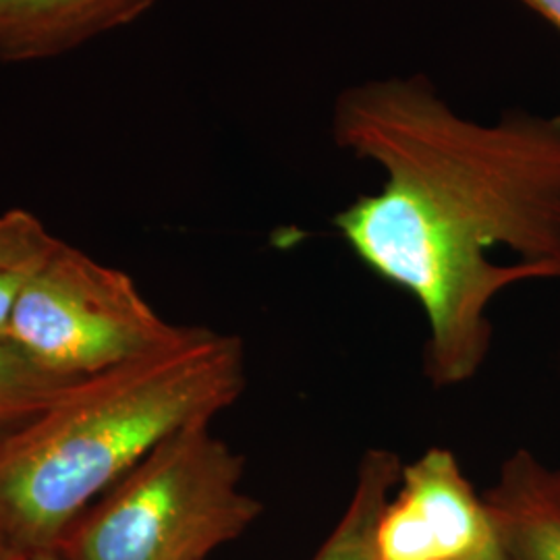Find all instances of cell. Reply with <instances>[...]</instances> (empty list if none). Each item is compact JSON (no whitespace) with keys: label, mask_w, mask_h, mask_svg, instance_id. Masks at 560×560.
Returning <instances> with one entry per match:
<instances>
[{"label":"cell","mask_w":560,"mask_h":560,"mask_svg":"<svg viewBox=\"0 0 560 560\" xmlns=\"http://www.w3.org/2000/svg\"><path fill=\"white\" fill-rule=\"evenodd\" d=\"M474 560H504V557H502L501 548H499V541H497V546H494L492 550H488L486 555H481V557H478V559Z\"/></svg>","instance_id":"4fadbf2b"},{"label":"cell","mask_w":560,"mask_h":560,"mask_svg":"<svg viewBox=\"0 0 560 560\" xmlns=\"http://www.w3.org/2000/svg\"><path fill=\"white\" fill-rule=\"evenodd\" d=\"M400 469L402 460L388 448H370L363 453L349 504L312 560H376V525L382 509L397 488Z\"/></svg>","instance_id":"ba28073f"},{"label":"cell","mask_w":560,"mask_h":560,"mask_svg":"<svg viewBox=\"0 0 560 560\" xmlns=\"http://www.w3.org/2000/svg\"><path fill=\"white\" fill-rule=\"evenodd\" d=\"M560 30V0H523Z\"/></svg>","instance_id":"8fae6325"},{"label":"cell","mask_w":560,"mask_h":560,"mask_svg":"<svg viewBox=\"0 0 560 560\" xmlns=\"http://www.w3.org/2000/svg\"><path fill=\"white\" fill-rule=\"evenodd\" d=\"M156 0H0V60L50 59L138 20Z\"/></svg>","instance_id":"8992f818"},{"label":"cell","mask_w":560,"mask_h":560,"mask_svg":"<svg viewBox=\"0 0 560 560\" xmlns=\"http://www.w3.org/2000/svg\"><path fill=\"white\" fill-rule=\"evenodd\" d=\"M550 478H552V486H555V492L560 501V467H550Z\"/></svg>","instance_id":"9a60e30c"},{"label":"cell","mask_w":560,"mask_h":560,"mask_svg":"<svg viewBox=\"0 0 560 560\" xmlns=\"http://www.w3.org/2000/svg\"><path fill=\"white\" fill-rule=\"evenodd\" d=\"M245 386L240 337L206 326H191L159 353L75 382L0 444V534L13 550H55L162 442L212 423Z\"/></svg>","instance_id":"7a4b0ae2"},{"label":"cell","mask_w":560,"mask_h":560,"mask_svg":"<svg viewBox=\"0 0 560 560\" xmlns=\"http://www.w3.org/2000/svg\"><path fill=\"white\" fill-rule=\"evenodd\" d=\"M191 326L162 318L136 280L60 241L21 293L7 342L71 381L177 345Z\"/></svg>","instance_id":"277c9868"},{"label":"cell","mask_w":560,"mask_h":560,"mask_svg":"<svg viewBox=\"0 0 560 560\" xmlns=\"http://www.w3.org/2000/svg\"><path fill=\"white\" fill-rule=\"evenodd\" d=\"M13 548L9 546V541L4 540V536L0 534V560H11Z\"/></svg>","instance_id":"5bb4252c"},{"label":"cell","mask_w":560,"mask_h":560,"mask_svg":"<svg viewBox=\"0 0 560 560\" xmlns=\"http://www.w3.org/2000/svg\"><path fill=\"white\" fill-rule=\"evenodd\" d=\"M75 382L44 370L9 342H0V444L36 420Z\"/></svg>","instance_id":"30bf717a"},{"label":"cell","mask_w":560,"mask_h":560,"mask_svg":"<svg viewBox=\"0 0 560 560\" xmlns=\"http://www.w3.org/2000/svg\"><path fill=\"white\" fill-rule=\"evenodd\" d=\"M335 140L384 173L378 194L332 219L340 237L420 303L430 384L474 381L494 300L521 282L560 280V115L480 122L430 81L390 78L340 96Z\"/></svg>","instance_id":"6da1fadb"},{"label":"cell","mask_w":560,"mask_h":560,"mask_svg":"<svg viewBox=\"0 0 560 560\" xmlns=\"http://www.w3.org/2000/svg\"><path fill=\"white\" fill-rule=\"evenodd\" d=\"M59 245L36 214L21 208L0 214V342H7L21 293Z\"/></svg>","instance_id":"9c48e42d"},{"label":"cell","mask_w":560,"mask_h":560,"mask_svg":"<svg viewBox=\"0 0 560 560\" xmlns=\"http://www.w3.org/2000/svg\"><path fill=\"white\" fill-rule=\"evenodd\" d=\"M11 560H62L57 550H13Z\"/></svg>","instance_id":"7c38bea8"},{"label":"cell","mask_w":560,"mask_h":560,"mask_svg":"<svg viewBox=\"0 0 560 560\" xmlns=\"http://www.w3.org/2000/svg\"><path fill=\"white\" fill-rule=\"evenodd\" d=\"M504 560H560V501L550 467L517 448L483 492Z\"/></svg>","instance_id":"52a82bcc"},{"label":"cell","mask_w":560,"mask_h":560,"mask_svg":"<svg viewBox=\"0 0 560 560\" xmlns=\"http://www.w3.org/2000/svg\"><path fill=\"white\" fill-rule=\"evenodd\" d=\"M243 474L212 423L191 425L94 502L55 550L62 560H206L264 511Z\"/></svg>","instance_id":"3957f363"},{"label":"cell","mask_w":560,"mask_h":560,"mask_svg":"<svg viewBox=\"0 0 560 560\" xmlns=\"http://www.w3.org/2000/svg\"><path fill=\"white\" fill-rule=\"evenodd\" d=\"M494 546L490 511L453 451L432 446L402 463L376 525V560H474Z\"/></svg>","instance_id":"5b68a950"}]
</instances>
